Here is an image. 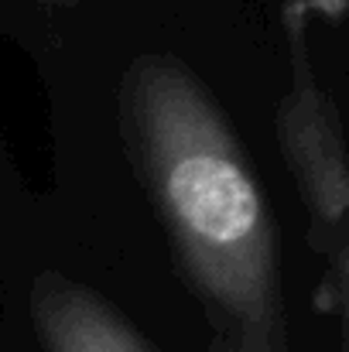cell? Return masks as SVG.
Returning a JSON list of instances; mask_svg holds the SVG:
<instances>
[{
  "label": "cell",
  "mask_w": 349,
  "mask_h": 352,
  "mask_svg": "<svg viewBox=\"0 0 349 352\" xmlns=\"http://www.w3.org/2000/svg\"><path fill=\"white\" fill-rule=\"evenodd\" d=\"M302 7L308 14H322L326 21H343V10H346V0H302Z\"/></svg>",
  "instance_id": "277c9868"
},
{
  "label": "cell",
  "mask_w": 349,
  "mask_h": 352,
  "mask_svg": "<svg viewBox=\"0 0 349 352\" xmlns=\"http://www.w3.org/2000/svg\"><path fill=\"white\" fill-rule=\"evenodd\" d=\"M209 352H253V349H243V346H233V342H223V339H216Z\"/></svg>",
  "instance_id": "5b68a950"
},
{
  "label": "cell",
  "mask_w": 349,
  "mask_h": 352,
  "mask_svg": "<svg viewBox=\"0 0 349 352\" xmlns=\"http://www.w3.org/2000/svg\"><path fill=\"white\" fill-rule=\"evenodd\" d=\"M45 352H158L114 305L59 270H41L28 294Z\"/></svg>",
  "instance_id": "3957f363"
},
{
  "label": "cell",
  "mask_w": 349,
  "mask_h": 352,
  "mask_svg": "<svg viewBox=\"0 0 349 352\" xmlns=\"http://www.w3.org/2000/svg\"><path fill=\"white\" fill-rule=\"evenodd\" d=\"M116 110L127 157L216 339L291 352L274 216L213 93L175 55H137Z\"/></svg>",
  "instance_id": "6da1fadb"
},
{
  "label": "cell",
  "mask_w": 349,
  "mask_h": 352,
  "mask_svg": "<svg viewBox=\"0 0 349 352\" xmlns=\"http://www.w3.org/2000/svg\"><path fill=\"white\" fill-rule=\"evenodd\" d=\"M291 48V86L277 103V147L308 212V243L326 260V280L315 291V311L343 315L349 277V168L343 123L332 96L312 72L308 10L302 0L284 3Z\"/></svg>",
  "instance_id": "7a4b0ae2"
}]
</instances>
